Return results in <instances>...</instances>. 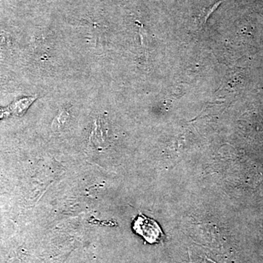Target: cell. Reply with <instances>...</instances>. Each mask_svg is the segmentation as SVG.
Here are the masks:
<instances>
[{"label": "cell", "instance_id": "cell-2", "mask_svg": "<svg viewBox=\"0 0 263 263\" xmlns=\"http://www.w3.org/2000/svg\"><path fill=\"white\" fill-rule=\"evenodd\" d=\"M223 0L218 2V3H215L213 6L209 8L208 9L205 10L203 14V22H206L207 19L209 18L212 13L219 6L221 3H223Z\"/></svg>", "mask_w": 263, "mask_h": 263}, {"label": "cell", "instance_id": "cell-1", "mask_svg": "<svg viewBox=\"0 0 263 263\" xmlns=\"http://www.w3.org/2000/svg\"><path fill=\"white\" fill-rule=\"evenodd\" d=\"M133 230L142 236L149 244H154L163 235V232L156 221L148 218L142 214L138 216L133 223Z\"/></svg>", "mask_w": 263, "mask_h": 263}]
</instances>
